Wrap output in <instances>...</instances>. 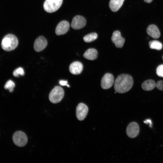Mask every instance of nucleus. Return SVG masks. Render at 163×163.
<instances>
[{
	"label": "nucleus",
	"mask_w": 163,
	"mask_h": 163,
	"mask_svg": "<svg viewBox=\"0 0 163 163\" xmlns=\"http://www.w3.org/2000/svg\"><path fill=\"white\" fill-rule=\"evenodd\" d=\"M133 84V80L131 75L122 74L116 78L114 83V89L117 92L125 93L132 88Z\"/></svg>",
	"instance_id": "f257e3e1"
},
{
	"label": "nucleus",
	"mask_w": 163,
	"mask_h": 163,
	"mask_svg": "<svg viewBox=\"0 0 163 163\" xmlns=\"http://www.w3.org/2000/svg\"><path fill=\"white\" fill-rule=\"evenodd\" d=\"M18 40L14 35L8 34L3 38L1 42L2 48L6 51H10L14 50L17 46Z\"/></svg>",
	"instance_id": "f03ea898"
},
{
	"label": "nucleus",
	"mask_w": 163,
	"mask_h": 163,
	"mask_svg": "<svg viewBox=\"0 0 163 163\" xmlns=\"http://www.w3.org/2000/svg\"><path fill=\"white\" fill-rule=\"evenodd\" d=\"M64 94L63 89L59 86H56L51 91L49 95V99L52 103L56 104L60 102Z\"/></svg>",
	"instance_id": "7ed1b4c3"
},
{
	"label": "nucleus",
	"mask_w": 163,
	"mask_h": 163,
	"mask_svg": "<svg viewBox=\"0 0 163 163\" xmlns=\"http://www.w3.org/2000/svg\"><path fill=\"white\" fill-rule=\"evenodd\" d=\"M62 1L63 0H46L43 4V8L47 12H53L60 8Z\"/></svg>",
	"instance_id": "20e7f679"
},
{
	"label": "nucleus",
	"mask_w": 163,
	"mask_h": 163,
	"mask_svg": "<svg viewBox=\"0 0 163 163\" xmlns=\"http://www.w3.org/2000/svg\"><path fill=\"white\" fill-rule=\"evenodd\" d=\"M13 140L15 145L18 147H21L26 144L28 139L24 133L21 131H18L14 134Z\"/></svg>",
	"instance_id": "39448f33"
},
{
	"label": "nucleus",
	"mask_w": 163,
	"mask_h": 163,
	"mask_svg": "<svg viewBox=\"0 0 163 163\" xmlns=\"http://www.w3.org/2000/svg\"><path fill=\"white\" fill-rule=\"evenodd\" d=\"M88 108V106L83 103H80L76 109V116L78 119L80 121L83 120L86 117Z\"/></svg>",
	"instance_id": "423d86ee"
},
{
	"label": "nucleus",
	"mask_w": 163,
	"mask_h": 163,
	"mask_svg": "<svg viewBox=\"0 0 163 163\" xmlns=\"http://www.w3.org/2000/svg\"><path fill=\"white\" fill-rule=\"evenodd\" d=\"M114 82V78L113 75L111 73H106L101 79V87L104 89H109L112 87Z\"/></svg>",
	"instance_id": "0eeeda50"
},
{
	"label": "nucleus",
	"mask_w": 163,
	"mask_h": 163,
	"mask_svg": "<svg viewBox=\"0 0 163 163\" xmlns=\"http://www.w3.org/2000/svg\"><path fill=\"white\" fill-rule=\"evenodd\" d=\"M86 22V20L84 17L80 15H76L72 20L71 27L74 29H80L85 26Z\"/></svg>",
	"instance_id": "6e6552de"
},
{
	"label": "nucleus",
	"mask_w": 163,
	"mask_h": 163,
	"mask_svg": "<svg viewBox=\"0 0 163 163\" xmlns=\"http://www.w3.org/2000/svg\"><path fill=\"white\" fill-rule=\"evenodd\" d=\"M139 127L138 124L135 122H132L128 126L126 133L128 136L130 138H134L138 135Z\"/></svg>",
	"instance_id": "1a4fd4ad"
},
{
	"label": "nucleus",
	"mask_w": 163,
	"mask_h": 163,
	"mask_svg": "<svg viewBox=\"0 0 163 163\" xmlns=\"http://www.w3.org/2000/svg\"><path fill=\"white\" fill-rule=\"evenodd\" d=\"M111 39L116 47L119 48L123 46L125 41V39L121 36V33L118 30L115 31L113 33Z\"/></svg>",
	"instance_id": "9d476101"
},
{
	"label": "nucleus",
	"mask_w": 163,
	"mask_h": 163,
	"mask_svg": "<svg viewBox=\"0 0 163 163\" xmlns=\"http://www.w3.org/2000/svg\"><path fill=\"white\" fill-rule=\"evenodd\" d=\"M47 44V41L45 38L42 36H40L34 42V50L37 52L41 51L46 47Z\"/></svg>",
	"instance_id": "9b49d317"
},
{
	"label": "nucleus",
	"mask_w": 163,
	"mask_h": 163,
	"mask_svg": "<svg viewBox=\"0 0 163 163\" xmlns=\"http://www.w3.org/2000/svg\"><path fill=\"white\" fill-rule=\"evenodd\" d=\"M69 27V24L68 21H61L56 27L55 33L58 35L65 34L68 31Z\"/></svg>",
	"instance_id": "f8f14e48"
},
{
	"label": "nucleus",
	"mask_w": 163,
	"mask_h": 163,
	"mask_svg": "<svg viewBox=\"0 0 163 163\" xmlns=\"http://www.w3.org/2000/svg\"><path fill=\"white\" fill-rule=\"evenodd\" d=\"M83 69V65L78 61L73 62L70 64L69 67L70 72L74 75H78L80 74Z\"/></svg>",
	"instance_id": "ddd939ff"
},
{
	"label": "nucleus",
	"mask_w": 163,
	"mask_h": 163,
	"mask_svg": "<svg viewBox=\"0 0 163 163\" xmlns=\"http://www.w3.org/2000/svg\"><path fill=\"white\" fill-rule=\"evenodd\" d=\"M148 34L154 39L158 38L160 35V31L156 26L151 24L147 28L146 30Z\"/></svg>",
	"instance_id": "4468645a"
},
{
	"label": "nucleus",
	"mask_w": 163,
	"mask_h": 163,
	"mask_svg": "<svg viewBox=\"0 0 163 163\" xmlns=\"http://www.w3.org/2000/svg\"><path fill=\"white\" fill-rule=\"evenodd\" d=\"M83 56L85 58L88 60H94L97 58V52L95 49L90 48L88 49L85 52Z\"/></svg>",
	"instance_id": "2eb2a0df"
},
{
	"label": "nucleus",
	"mask_w": 163,
	"mask_h": 163,
	"mask_svg": "<svg viewBox=\"0 0 163 163\" xmlns=\"http://www.w3.org/2000/svg\"><path fill=\"white\" fill-rule=\"evenodd\" d=\"M124 0H110L109 3V6L113 12L118 11L121 7Z\"/></svg>",
	"instance_id": "dca6fc26"
},
{
	"label": "nucleus",
	"mask_w": 163,
	"mask_h": 163,
	"mask_svg": "<svg viewBox=\"0 0 163 163\" xmlns=\"http://www.w3.org/2000/svg\"><path fill=\"white\" fill-rule=\"evenodd\" d=\"M156 86L155 82L151 79L148 80L144 82L142 85V89L147 91L153 89Z\"/></svg>",
	"instance_id": "f3484780"
},
{
	"label": "nucleus",
	"mask_w": 163,
	"mask_h": 163,
	"mask_svg": "<svg viewBox=\"0 0 163 163\" xmlns=\"http://www.w3.org/2000/svg\"><path fill=\"white\" fill-rule=\"evenodd\" d=\"M149 45L151 49L158 50H161L162 47L161 43L155 40L150 41L149 43Z\"/></svg>",
	"instance_id": "a211bd4d"
},
{
	"label": "nucleus",
	"mask_w": 163,
	"mask_h": 163,
	"mask_svg": "<svg viewBox=\"0 0 163 163\" xmlns=\"http://www.w3.org/2000/svg\"><path fill=\"white\" fill-rule=\"evenodd\" d=\"M97 35L95 33H92L85 36L83 38L84 41L87 43L92 42L97 39Z\"/></svg>",
	"instance_id": "6ab92c4d"
},
{
	"label": "nucleus",
	"mask_w": 163,
	"mask_h": 163,
	"mask_svg": "<svg viewBox=\"0 0 163 163\" xmlns=\"http://www.w3.org/2000/svg\"><path fill=\"white\" fill-rule=\"evenodd\" d=\"M15 86V84L12 80H10L7 81L5 86L4 88L8 89L10 92H11L14 90V88Z\"/></svg>",
	"instance_id": "aec40b11"
},
{
	"label": "nucleus",
	"mask_w": 163,
	"mask_h": 163,
	"mask_svg": "<svg viewBox=\"0 0 163 163\" xmlns=\"http://www.w3.org/2000/svg\"><path fill=\"white\" fill-rule=\"evenodd\" d=\"M24 74V72L23 69L21 67H19L16 69L13 72V75L18 77L21 75L23 76Z\"/></svg>",
	"instance_id": "412c9836"
},
{
	"label": "nucleus",
	"mask_w": 163,
	"mask_h": 163,
	"mask_svg": "<svg viewBox=\"0 0 163 163\" xmlns=\"http://www.w3.org/2000/svg\"><path fill=\"white\" fill-rule=\"evenodd\" d=\"M156 72L158 76L163 77V64L157 67Z\"/></svg>",
	"instance_id": "4be33fe9"
},
{
	"label": "nucleus",
	"mask_w": 163,
	"mask_h": 163,
	"mask_svg": "<svg viewBox=\"0 0 163 163\" xmlns=\"http://www.w3.org/2000/svg\"><path fill=\"white\" fill-rule=\"evenodd\" d=\"M156 86L159 90L163 91V81H158L156 84Z\"/></svg>",
	"instance_id": "5701e85b"
},
{
	"label": "nucleus",
	"mask_w": 163,
	"mask_h": 163,
	"mask_svg": "<svg viewBox=\"0 0 163 163\" xmlns=\"http://www.w3.org/2000/svg\"><path fill=\"white\" fill-rule=\"evenodd\" d=\"M59 84L62 86H67L68 87H69V85L68 84L67 81L61 80L59 82Z\"/></svg>",
	"instance_id": "b1692460"
},
{
	"label": "nucleus",
	"mask_w": 163,
	"mask_h": 163,
	"mask_svg": "<svg viewBox=\"0 0 163 163\" xmlns=\"http://www.w3.org/2000/svg\"><path fill=\"white\" fill-rule=\"evenodd\" d=\"M144 122L146 124L149 123V126L151 127L152 126V123L151 120L150 119H147L144 121Z\"/></svg>",
	"instance_id": "393cba45"
},
{
	"label": "nucleus",
	"mask_w": 163,
	"mask_h": 163,
	"mask_svg": "<svg viewBox=\"0 0 163 163\" xmlns=\"http://www.w3.org/2000/svg\"><path fill=\"white\" fill-rule=\"evenodd\" d=\"M144 1L148 3H150L152 2L153 0H144Z\"/></svg>",
	"instance_id": "a878e982"
},
{
	"label": "nucleus",
	"mask_w": 163,
	"mask_h": 163,
	"mask_svg": "<svg viewBox=\"0 0 163 163\" xmlns=\"http://www.w3.org/2000/svg\"><path fill=\"white\" fill-rule=\"evenodd\" d=\"M162 58H163V57H162Z\"/></svg>",
	"instance_id": "bb28decb"
}]
</instances>
